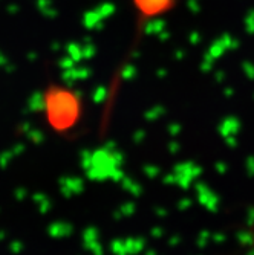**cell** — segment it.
Returning <instances> with one entry per match:
<instances>
[{
    "label": "cell",
    "instance_id": "6da1fadb",
    "mask_svg": "<svg viewBox=\"0 0 254 255\" xmlns=\"http://www.w3.org/2000/svg\"><path fill=\"white\" fill-rule=\"evenodd\" d=\"M43 112L49 127L64 133L80 123L83 101L77 90L61 84H51L43 92Z\"/></svg>",
    "mask_w": 254,
    "mask_h": 255
},
{
    "label": "cell",
    "instance_id": "7a4b0ae2",
    "mask_svg": "<svg viewBox=\"0 0 254 255\" xmlns=\"http://www.w3.org/2000/svg\"><path fill=\"white\" fill-rule=\"evenodd\" d=\"M178 0H132V6L138 17V26L163 17L176 8Z\"/></svg>",
    "mask_w": 254,
    "mask_h": 255
}]
</instances>
